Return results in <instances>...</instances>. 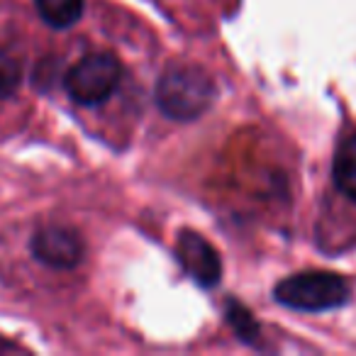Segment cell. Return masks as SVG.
<instances>
[{"mask_svg": "<svg viewBox=\"0 0 356 356\" xmlns=\"http://www.w3.org/2000/svg\"><path fill=\"white\" fill-rule=\"evenodd\" d=\"M227 322L234 327V332H237L244 341L259 339V325L252 320V315H249L239 302H229L227 305Z\"/></svg>", "mask_w": 356, "mask_h": 356, "instance_id": "9c48e42d", "label": "cell"}, {"mask_svg": "<svg viewBox=\"0 0 356 356\" xmlns=\"http://www.w3.org/2000/svg\"><path fill=\"white\" fill-rule=\"evenodd\" d=\"M334 184L341 195L356 203V134L346 137L334 154V168H332Z\"/></svg>", "mask_w": 356, "mask_h": 356, "instance_id": "8992f818", "label": "cell"}, {"mask_svg": "<svg viewBox=\"0 0 356 356\" xmlns=\"http://www.w3.org/2000/svg\"><path fill=\"white\" fill-rule=\"evenodd\" d=\"M213 76L195 64H168L154 88V100L168 120L193 122L215 103Z\"/></svg>", "mask_w": 356, "mask_h": 356, "instance_id": "6da1fadb", "label": "cell"}, {"mask_svg": "<svg viewBox=\"0 0 356 356\" xmlns=\"http://www.w3.org/2000/svg\"><path fill=\"white\" fill-rule=\"evenodd\" d=\"M22 81V69L17 64V59H13L8 51L0 49V100L10 98Z\"/></svg>", "mask_w": 356, "mask_h": 356, "instance_id": "ba28073f", "label": "cell"}, {"mask_svg": "<svg viewBox=\"0 0 356 356\" xmlns=\"http://www.w3.org/2000/svg\"><path fill=\"white\" fill-rule=\"evenodd\" d=\"M176 254L181 266L186 268V273L198 286L213 288L220 283V278H222V259H220V254L215 252V247L203 234L184 229V232L178 234Z\"/></svg>", "mask_w": 356, "mask_h": 356, "instance_id": "5b68a950", "label": "cell"}, {"mask_svg": "<svg viewBox=\"0 0 356 356\" xmlns=\"http://www.w3.org/2000/svg\"><path fill=\"white\" fill-rule=\"evenodd\" d=\"M273 298L281 305L300 312H322L349 300V286L339 273L302 271L288 276L273 288Z\"/></svg>", "mask_w": 356, "mask_h": 356, "instance_id": "7a4b0ae2", "label": "cell"}, {"mask_svg": "<svg viewBox=\"0 0 356 356\" xmlns=\"http://www.w3.org/2000/svg\"><path fill=\"white\" fill-rule=\"evenodd\" d=\"M30 249L37 261L51 268H74L83 261L86 244L74 227L66 225H44L32 234Z\"/></svg>", "mask_w": 356, "mask_h": 356, "instance_id": "277c9868", "label": "cell"}, {"mask_svg": "<svg viewBox=\"0 0 356 356\" xmlns=\"http://www.w3.org/2000/svg\"><path fill=\"white\" fill-rule=\"evenodd\" d=\"M122 64L110 51H93L79 59L64 76V88L79 105L105 103L118 90Z\"/></svg>", "mask_w": 356, "mask_h": 356, "instance_id": "3957f363", "label": "cell"}, {"mask_svg": "<svg viewBox=\"0 0 356 356\" xmlns=\"http://www.w3.org/2000/svg\"><path fill=\"white\" fill-rule=\"evenodd\" d=\"M40 17L54 30L76 25L83 15V0H35Z\"/></svg>", "mask_w": 356, "mask_h": 356, "instance_id": "52a82bcc", "label": "cell"}]
</instances>
